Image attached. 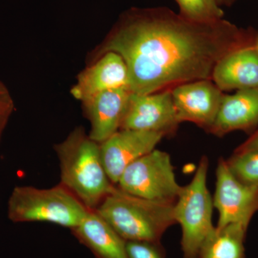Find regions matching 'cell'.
<instances>
[{
  "label": "cell",
  "mask_w": 258,
  "mask_h": 258,
  "mask_svg": "<svg viewBox=\"0 0 258 258\" xmlns=\"http://www.w3.org/2000/svg\"><path fill=\"white\" fill-rule=\"evenodd\" d=\"M127 258H165L160 242L127 241Z\"/></svg>",
  "instance_id": "19"
},
{
  "label": "cell",
  "mask_w": 258,
  "mask_h": 258,
  "mask_svg": "<svg viewBox=\"0 0 258 258\" xmlns=\"http://www.w3.org/2000/svg\"><path fill=\"white\" fill-rule=\"evenodd\" d=\"M216 178L213 204L219 212L217 227L240 224L248 228L254 214L258 212V187L236 179L225 159L219 160Z\"/></svg>",
  "instance_id": "7"
},
{
  "label": "cell",
  "mask_w": 258,
  "mask_h": 258,
  "mask_svg": "<svg viewBox=\"0 0 258 258\" xmlns=\"http://www.w3.org/2000/svg\"><path fill=\"white\" fill-rule=\"evenodd\" d=\"M258 128V88L224 95L218 113L208 132L223 137L235 131L252 134Z\"/></svg>",
  "instance_id": "12"
},
{
  "label": "cell",
  "mask_w": 258,
  "mask_h": 258,
  "mask_svg": "<svg viewBox=\"0 0 258 258\" xmlns=\"http://www.w3.org/2000/svg\"><path fill=\"white\" fill-rule=\"evenodd\" d=\"M124 87H128L126 64L119 54L110 51L79 75L71 93L76 99L84 102L97 93Z\"/></svg>",
  "instance_id": "13"
},
{
  "label": "cell",
  "mask_w": 258,
  "mask_h": 258,
  "mask_svg": "<svg viewBox=\"0 0 258 258\" xmlns=\"http://www.w3.org/2000/svg\"><path fill=\"white\" fill-rule=\"evenodd\" d=\"M132 92L128 87L103 91L83 102L90 123V138L101 144L120 130Z\"/></svg>",
  "instance_id": "11"
},
{
  "label": "cell",
  "mask_w": 258,
  "mask_h": 258,
  "mask_svg": "<svg viewBox=\"0 0 258 258\" xmlns=\"http://www.w3.org/2000/svg\"><path fill=\"white\" fill-rule=\"evenodd\" d=\"M74 235L97 258H127L126 241L95 210H88Z\"/></svg>",
  "instance_id": "15"
},
{
  "label": "cell",
  "mask_w": 258,
  "mask_h": 258,
  "mask_svg": "<svg viewBox=\"0 0 258 258\" xmlns=\"http://www.w3.org/2000/svg\"><path fill=\"white\" fill-rule=\"evenodd\" d=\"M181 16L193 21L211 23L223 19L217 0H176Z\"/></svg>",
  "instance_id": "18"
},
{
  "label": "cell",
  "mask_w": 258,
  "mask_h": 258,
  "mask_svg": "<svg viewBox=\"0 0 258 258\" xmlns=\"http://www.w3.org/2000/svg\"><path fill=\"white\" fill-rule=\"evenodd\" d=\"M88 210L62 184L47 189L15 186L8 203L12 222H50L71 230L83 221Z\"/></svg>",
  "instance_id": "4"
},
{
  "label": "cell",
  "mask_w": 258,
  "mask_h": 258,
  "mask_svg": "<svg viewBox=\"0 0 258 258\" xmlns=\"http://www.w3.org/2000/svg\"><path fill=\"white\" fill-rule=\"evenodd\" d=\"M254 47L258 52V35H256L255 40H254Z\"/></svg>",
  "instance_id": "24"
},
{
  "label": "cell",
  "mask_w": 258,
  "mask_h": 258,
  "mask_svg": "<svg viewBox=\"0 0 258 258\" xmlns=\"http://www.w3.org/2000/svg\"><path fill=\"white\" fill-rule=\"evenodd\" d=\"M253 150H258V128L253 133L251 134L249 138L235 149V152H248V151Z\"/></svg>",
  "instance_id": "20"
},
{
  "label": "cell",
  "mask_w": 258,
  "mask_h": 258,
  "mask_svg": "<svg viewBox=\"0 0 258 258\" xmlns=\"http://www.w3.org/2000/svg\"><path fill=\"white\" fill-rule=\"evenodd\" d=\"M226 163L240 182L258 187V150L234 152Z\"/></svg>",
  "instance_id": "17"
},
{
  "label": "cell",
  "mask_w": 258,
  "mask_h": 258,
  "mask_svg": "<svg viewBox=\"0 0 258 258\" xmlns=\"http://www.w3.org/2000/svg\"><path fill=\"white\" fill-rule=\"evenodd\" d=\"M209 161L203 157L189 184L181 188L174 205L176 222L181 227L183 258H199L204 242L215 227L213 198L208 188Z\"/></svg>",
  "instance_id": "5"
},
{
  "label": "cell",
  "mask_w": 258,
  "mask_h": 258,
  "mask_svg": "<svg viewBox=\"0 0 258 258\" xmlns=\"http://www.w3.org/2000/svg\"><path fill=\"white\" fill-rule=\"evenodd\" d=\"M234 0H217L218 3H224L226 5H230L233 2Z\"/></svg>",
  "instance_id": "23"
},
{
  "label": "cell",
  "mask_w": 258,
  "mask_h": 258,
  "mask_svg": "<svg viewBox=\"0 0 258 258\" xmlns=\"http://www.w3.org/2000/svg\"><path fill=\"white\" fill-rule=\"evenodd\" d=\"M211 80L222 92L258 88V52L254 45L222 57L215 64Z\"/></svg>",
  "instance_id": "14"
},
{
  "label": "cell",
  "mask_w": 258,
  "mask_h": 258,
  "mask_svg": "<svg viewBox=\"0 0 258 258\" xmlns=\"http://www.w3.org/2000/svg\"><path fill=\"white\" fill-rule=\"evenodd\" d=\"M174 205L134 196L114 186L94 210L126 242H160L163 234L176 223Z\"/></svg>",
  "instance_id": "3"
},
{
  "label": "cell",
  "mask_w": 258,
  "mask_h": 258,
  "mask_svg": "<svg viewBox=\"0 0 258 258\" xmlns=\"http://www.w3.org/2000/svg\"><path fill=\"white\" fill-rule=\"evenodd\" d=\"M257 34L222 19L193 21L167 8L132 10L121 18L102 52L119 54L132 93L149 94L183 83L211 80L215 64Z\"/></svg>",
  "instance_id": "1"
},
{
  "label": "cell",
  "mask_w": 258,
  "mask_h": 258,
  "mask_svg": "<svg viewBox=\"0 0 258 258\" xmlns=\"http://www.w3.org/2000/svg\"><path fill=\"white\" fill-rule=\"evenodd\" d=\"M60 163L61 183L89 210H96L115 185L105 170L100 144L82 128L74 131L56 144Z\"/></svg>",
  "instance_id": "2"
},
{
  "label": "cell",
  "mask_w": 258,
  "mask_h": 258,
  "mask_svg": "<svg viewBox=\"0 0 258 258\" xmlns=\"http://www.w3.org/2000/svg\"><path fill=\"white\" fill-rule=\"evenodd\" d=\"M171 93L179 123L191 122L209 131L224 96L212 80L183 83L171 89Z\"/></svg>",
  "instance_id": "10"
},
{
  "label": "cell",
  "mask_w": 258,
  "mask_h": 258,
  "mask_svg": "<svg viewBox=\"0 0 258 258\" xmlns=\"http://www.w3.org/2000/svg\"><path fill=\"white\" fill-rule=\"evenodd\" d=\"M247 227L229 224L215 227L204 242L199 258H245L244 241Z\"/></svg>",
  "instance_id": "16"
},
{
  "label": "cell",
  "mask_w": 258,
  "mask_h": 258,
  "mask_svg": "<svg viewBox=\"0 0 258 258\" xmlns=\"http://www.w3.org/2000/svg\"><path fill=\"white\" fill-rule=\"evenodd\" d=\"M165 137L160 132L120 129L100 144L102 161L112 184L116 185L132 163L154 150Z\"/></svg>",
  "instance_id": "9"
},
{
  "label": "cell",
  "mask_w": 258,
  "mask_h": 258,
  "mask_svg": "<svg viewBox=\"0 0 258 258\" xmlns=\"http://www.w3.org/2000/svg\"><path fill=\"white\" fill-rule=\"evenodd\" d=\"M179 123L171 90L149 94L132 93L120 129L160 132L166 136L175 132Z\"/></svg>",
  "instance_id": "8"
},
{
  "label": "cell",
  "mask_w": 258,
  "mask_h": 258,
  "mask_svg": "<svg viewBox=\"0 0 258 258\" xmlns=\"http://www.w3.org/2000/svg\"><path fill=\"white\" fill-rule=\"evenodd\" d=\"M13 108H14L13 105L0 108V139L12 114V112L13 111Z\"/></svg>",
  "instance_id": "21"
},
{
  "label": "cell",
  "mask_w": 258,
  "mask_h": 258,
  "mask_svg": "<svg viewBox=\"0 0 258 258\" xmlns=\"http://www.w3.org/2000/svg\"><path fill=\"white\" fill-rule=\"evenodd\" d=\"M13 105L11 97L6 87L0 82V108Z\"/></svg>",
  "instance_id": "22"
},
{
  "label": "cell",
  "mask_w": 258,
  "mask_h": 258,
  "mask_svg": "<svg viewBox=\"0 0 258 258\" xmlns=\"http://www.w3.org/2000/svg\"><path fill=\"white\" fill-rule=\"evenodd\" d=\"M116 185L134 196L171 204L182 188L176 181L169 154L156 149L132 163Z\"/></svg>",
  "instance_id": "6"
}]
</instances>
